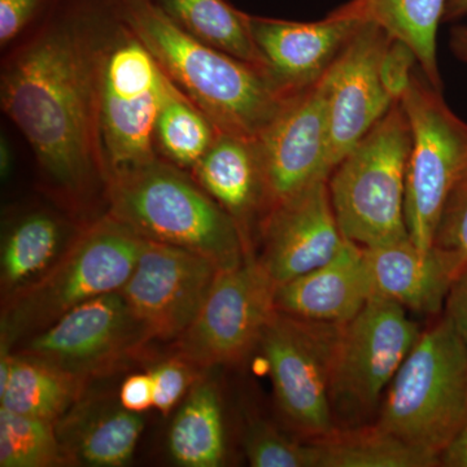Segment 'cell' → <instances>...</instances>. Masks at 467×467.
<instances>
[{"mask_svg":"<svg viewBox=\"0 0 467 467\" xmlns=\"http://www.w3.org/2000/svg\"><path fill=\"white\" fill-rule=\"evenodd\" d=\"M61 0H0V46L9 47L12 42L33 32Z\"/></svg>","mask_w":467,"mask_h":467,"instance_id":"cell-33","label":"cell"},{"mask_svg":"<svg viewBox=\"0 0 467 467\" xmlns=\"http://www.w3.org/2000/svg\"><path fill=\"white\" fill-rule=\"evenodd\" d=\"M109 213L138 235L201 254L220 272L241 265L248 250L225 209L167 160L110 175Z\"/></svg>","mask_w":467,"mask_h":467,"instance_id":"cell-3","label":"cell"},{"mask_svg":"<svg viewBox=\"0 0 467 467\" xmlns=\"http://www.w3.org/2000/svg\"><path fill=\"white\" fill-rule=\"evenodd\" d=\"M121 290L79 304L18 350L88 379L112 368L149 343Z\"/></svg>","mask_w":467,"mask_h":467,"instance_id":"cell-12","label":"cell"},{"mask_svg":"<svg viewBox=\"0 0 467 467\" xmlns=\"http://www.w3.org/2000/svg\"><path fill=\"white\" fill-rule=\"evenodd\" d=\"M371 296L384 297L420 315L444 312L451 285L461 275L436 248L423 251L410 238L362 247Z\"/></svg>","mask_w":467,"mask_h":467,"instance_id":"cell-19","label":"cell"},{"mask_svg":"<svg viewBox=\"0 0 467 467\" xmlns=\"http://www.w3.org/2000/svg\"><path fill=\"white\" fill-rule=\"evenodd\" d=\"M64 462L55 423L0 407V466L51 467Z\"/></svg>","mask_w":467,"mask_h":467,"instance_id":"cell-29","label":"cell"},{"mask_svg":"<svg viewBox=\"0 0 467 467\" xmlns=\"http://www.w3.org/2000/svg\"><path fill=\"white\" fill-rule=\"evenodd\" d=\"M195 368H198L180 356L153 367L150 370L153 382V408L167 416L199 379Z\"/></svg>","mask_w":467,"mask_h":467,"instance_id":"cell-32","label":"cell"},{"mask_svg":"<svg viewBox=\"0 0 467 467\" xmlns=\"http://www.w3.org/2000/svg\"><path fill=\"white\" fill-rule=\"evenodd\" d=\"M467 16V0H447L442 23H451Z\"/></svg>","mask_w":467,"mask_h":467,"instance_id":"cell-39","label":"cell"},{"mask_svg":"<svg viewBox=\"0 0 467 467\" xmlns=\"http://www.w3.org/2000/svg\"><path fill=\"white\" fill-rule=\"evenodd\" d=\"M447 0H349L327 15L373 23L393 39L407 43L416 54L420 73L442 91L436 36Z\"/></svg>","mask_w":467,"mask_h":467,"instance_id":"cell-22","label":"cell"},{"mask_svg":"<svg viewBox=\"0 0 467 467\" xmlns=\"http://www.w3.org/2000/svg\"><path fill=\"white\" fill-rule=\"evenodd\" d=\"M12 168V150L5 137L0 140V173L3 180L8 177Z\"/></svg>","mask_w":467,"mask_h":467,"instance_id":"cell-40","label":"cell"},{"mask_svg":"<svg viewBox=\"0 0 467 467\" xmlns=\"http://www.w3.org/2000/svg\"><path fill=\"white\" fill-rule=\"evenodd\" d=\"M178 465L217 467L225 461L226 441L220 393L211 380L199 378L175 414L168 439Z\"/></svg>","mask_w":467,"mask_h":467,"instance_id":"cell-23","label":"cell"},{"mask_svg":"<svg viewBox=\"0 0 467 467\" xmlns=\"http://www.w3.org/2000/svg\"><path fill=\"white\" fill-rule=\"evenodd\" d=\"M344 325L306 321L275 310L259 347L276 405L306 441L337 430L330 400L335 353Z\"/></svg>","mask_w":467,"mask_h":467,"instance_id":"cell-10","label":"cell"},{"mask_svg":"<svg viewBox=\"0 0 467 467\" xmlns=\"http://www.w3.org/2000/svg\"><path fill=\"white\" fill-rule=\"evenodd\" d=\"M110 0H61L5 58L0 101L32 147L48 186L78 207L107 187L99 126L101 57Z\"/></svg>","mask_w":467,"mask_h":467,"instance_id":"cell-1","label":"cell"},{"mask_svg":"<svg viewBox=\"0 0 467 467\" xmlns=\"http://www.w3.org/2000/svg\"><path fill=\"white\" fill-rule=\"evenodd\" d=\"M169 84L171 79L158 61L115 12L99 76V126L107 181L110 175L159 158L156 122Z\"/></svg>","mask_w":467,"mask_h":467,"instance_id":"cell-7","label":"cell"},{"mask_svg":"<svg viewBox=\"0 0 467 467\" xmlns=\"http://www.w3.org/2000/svg\"><path fill=\"white\" fill-rule=\"evenodd\" d=\"M86 380L54 365L15 353L2 408L57 423L78 401Z\"/></svg>","mask_w":467,"mask_h":467,"instance_id":"cell-24","label":"cell"},{"mask_svg":"<svg viewBox=\"0 0 467 467\" xmlns=\"http://www.w3.org/2000/svg\"><path fill=\"white\" fill-rule=\"evenodd\" d=\"M143 426L142 413L106 399L77 401L55 423L67 462L94 467L126 465L133 457Z\"/></svg>","mask_w":467,"mask_h":467,"instance_id":"cell-21","label":"cell"},{"mask_svg":"<svg viewBox=\"0 0 467 467\" xmlns=\"http://www.w3.org/2000/svg\"><path fill=\"white\" fill-rule=\"evenodd\" d=\"M400 103L411 130L405 199L409 238L427 251L448 195L467 171V122L420 73H414Z\"/></svg>","mask_w":467,"mask_h":467,"instance_id":"cell-9","label":"cell"},{"mask_svg":"<svg viewBox=\"0 0 467 467\" xmlns=\"http://www.w3.org/2000/svg\"><path fill=\"white\" fill-rule=\"evenodd\" d=\"M275 290L254 254L218 273L198 317L177 340V356L198 368L238 364L259 346L275 312Z\"/></svg>","mask_w":467,"mask_h":467,"instance_id":"cell-11","label":"cell"},{"mask_svg":"<svg viewBox=\"0 0 467 467\" xmlns=\"http://www.w3.org/2000/svg\"><path fill=\"white\" fill-rule=\"evenodd\" d=\"M142 236L107 213L77 234L47 272L12 292L2 315V347L41 333L79 304L121 290Z\"/></svg>","mask_w":467,"mask_h":467,"instance_id":"cell-4","label":"cell"},{"mask_svg":"<svg viewBox=\"0 0 467 467\" xmlns=\"http://www.w3.org/2000/svg\"><path fill=\"white\" fill-rule=\"evenodd\" d=\"M243 448L254 467H318L315 442L294 441L259 418L245 426Z\"/></svg>","mask_w":467,"mask_h":467,"instance_id":"cell-30","label":"cell"},{"mask_svg":"<svg viewBox=\"0 0 467 467\" xmlns=\"http://www.w3.org/2000/svg\"><path fill=\"white\" fill-rule=\"evenodd\" d=\"M110 3L168 78L218 130L256 140L291 99L265 69L193 38L152 0Z\"/></svg>","mask_w":467,"mask_h":467,"instance_id":"cell-2","label":"cell"},{"mask_svg":"<svg viewBox=\"0 0 467 467\" xmlns=\"http://www.w3.org/2000/svg\"><path fill=\"white\" fill-rule=\"evenodd\" d=\"M358 26L349 18L297 23L250 15L252 39L264 67L287 97L318 84Z\"/></svg>","mask_w":467,"mask_h":467,"instance_id":"cell-17","label":"cell"},{"mask_svg":"<svg viewBox=\"0 0 467 467\" xmlns=\"http://www.w3.org/2000/svg\"><path fill=\"white\" fill-rule=\"evenodd\" d=\"M64 242V223L47 212L20 218L3 241V288L12 294L36 281L66 250Z\"/></svg>","mask_w":467,"mask_h":467,"instance_id":"cell-27","label":"cell"},{"mask_svg":"<svg viewBox=\"0 0 467 467\" xmlns=\"http://www.w3.org/2000/svg\"><path fill=\"white\" fill-rule=\"evenodd\" d=\"M192 175L235 221L248 254H254V238L270 211L256 140L220 131Z\"/></svg>","mask_w":467,"mask_h":467,"instance_id":"cell-18","label":"cell"},{"mask_svg":"<svg viewBox=\"0 0 467 467\" xmlns=\"http://www.w3.org/2000/svg\"><path fill=\"white\" fill-rule=\"evenodd\" d=\"M218 273L201 254L143 238L122 295L149 340H178L192 326Z\"/></svg>","mask_w":467,"mask_h":467,"instance_id":"cell-13","label":"cell"},{"mask_svg":"<svg viewBox=\"0 0 467 467\" xmlns=\"http://www.w3.org/2000/svg\"><path fill=\"white\" fill-rule=\"evenodd\" d=\"M411 130L400 101L328 175L343 235L361 247L409 238L405 199Z\"/></svg>","mask_w":467,"mask_h":467,"instance_id":"cell-6","label":"cell"},{"mask_svg":"<svg viewBox=\"0 0 467 467\" xmlns=\"http://www.w3.org/2000/svg\"><path fill=\"white\" fill-rule=\"evenodd\" d=\"M420 325L395 301L371 296L361 312L343 326L330 400L335 425H368L377 416L387 389L420 337Z\"/></svg>","mask_w":467,"mask_h":467,"instance_id":"cell-8","label":"cell"},{"mask_svg":"<svg viewBox=\"0 0 467 467\" xmlns=\"http://www.w3.org/2000/svg\"><path fill=\"white\" fill-rule=\"evenodd\" d=\"M218 133L216 125L171 81L156 122L155 146L160 158L192 171Z\"/></svg>","mask_w":467,"mask_h":467,"instance_id":"cell-28","label":"cell"},{"mask_svg":"<svg viewBox=\"0 0 467 467\" xmlns=\"http://www.w3.org/2000/svg\"><path fill=\"white\" fill-rule=\"evenodd\" d=\"M389 39L382 27L359 21L358 30L322 78L331 171L395 104L384 91L379 75Z\"/></svg>","mask_w":467,"mask_h":467,"instance_id":"cell-14","label":"cell"},{"mask_svg":"<svg viewBox=\"0 0 467 467\" xmlns=\"http://www.w3.org/2000/svg\"><path fill=\"white\" fill-rule=\"evenodd\" d=\"M432 247L462 273L467 267V171L454 184L442 207Z\"/></svg>","mask_w":467,"mask_h":467,"instance_id":"cell-31","label":"cell"},{"mask_svg":"<svg viewBox=\"0 0 467 467\" xmlns=\"http://www.w3.org/2000/svg\"><path fill=\"white\" fill-rule=\"evenodd\" d=\"M370 297L364 251L361 245L347 241L325 265L279 285L275 310L306 321L346 325Z\"/></svg>","mask_w":467,"mask_h":467,"instance_id":"cell-20","label":"cell"},{"mask_svg":"<svg viewBox=\"0 0 467 467\" xmlns=\"http://www.w3.org/2000/svg\"><path fill=\"white\" fill-rule=\"evenodd\" d=\"M442 313L456 328L467 349V267L451 285Z\"/></svg>","mask_w":467,"mask_h":467,"instance_id":"cell-36","label":"cell"},{"mask_svg":"<svg viewBox=\"0 0 467 467\" xmlns=\"http://www.w3.org/2000/svg\"><path fill=\"white\" fill-rule=\"evenodd\" d=\"M270 211L330 175L324 81L299 92L256 140ZM269 211V212H270Z\"/></svg>","mask_w":467,"mask_h":467,"instance_id":"cell-15","label":"cell"},{"mask_svg":"<svg viewBox=\"0 0 467 467\" xmlns=\"http://www.w3.org/2000/svg\"><path fill=\"white\" fill-rule=\"evenodd\" d=\"M318 467H435V457L379 429L376 423L337 429L315 439Z\"/></svg>","mask_w":467,"mask_h":467,"instance_id":"cell-26","label":"cell"},{"mask_svg":"<svg viewBox=\"0 0 467 467\" xmlns=\"http://www.w3.org/2000/svg\"><path fill=\"white\" fill-rule=\"evenodd\" d=\"M119 404L134 413H143L153 407V382L150 371L126 378L119 389Z\"/></svg>","mask_w":467,"mask_h":467,"instance_id":"cell-35","label":"cell"},{"mask_svg":"<svg viewBox=\"0 0 467 467\" xmlns=\"http://www.w3.org/2000/svg\"><path fill=\"white\" fill-rule=\"evenodd\" d=\"M152 3L175 26L198 41L265 69L252 39L250 15L233 7L226 0H152Z\"/></svg>","mask_w":467,"mask_h":467,"instance_id":"cell-25","label":"cell"},{"mask_svg":"<svg viewBox=\"0 0 467 467\" xmlns=\"http://www.w3.org/2000/svg\"><path fill=\"white\" fill-rule=\"evenodd\" d=\"M418 64L416 54L407 43L389 39L380 60L379 75L384 91L393 103L401 101L407 94L414 76V66Z\"/></svg>","mask_w":467,"mask_h":467,"instance_id":"cell-34","label":"cell"},{"mask_svg":"<svg viewBox=\"0 0 467 467\" xmlns=\"http://www.w3.org/2000/svg\"><path fill=\"white\" fill-rule=\"evenodd\" d=\"M450 46L454 57L460 58L463 63H467V26L451 27Z\"/></svg>","mask_w":467,"mask_h":467,"instance_id":"cell-38","label":"cell"},{"mask_svg":"<svg viewBox=\"0 0 467 467\" xmlns=\"http://www.w3.org/2000/svg\"><path fill=\"white\" fill-rule=\"evenodd\" d=\"M466 418L467 349L442 313L399 368L374 423L441 463Z\"/></svg>","mask_w":467,"mask_h":467,"instance_id":"cell-5","label":"cell"},{"mask_svg":"<svg viewBox=\"0 0 467 467\" xmlns=\"http://www.w3.org/2000/svg\"><path fill=\"white\" fill-rule=\"evenodd\" d=\"M261 264L278 287L333 260L348 239L331 202L328 178L275 205L260 227Z\"/></svg>","mask_w":467,"mask_h":467,"instance_id":"cell-16","label":"cell"},{"mask_svg":"<svg viewBox=\"0 0 467 467\" xmlns=\"http://www.w3.org/2000/svg\"><path fill=\"white\" fill-rule=\"evenodd\" d=\"M441 466L467 467V418L450 447L442 451Z\"/></svg>","mask_w":467,"mask_h":467,"instance_id":"cell-37","label":"cell"}]
</instances>
